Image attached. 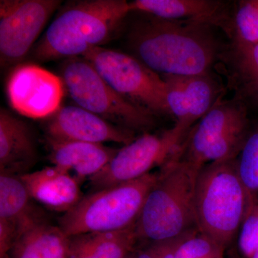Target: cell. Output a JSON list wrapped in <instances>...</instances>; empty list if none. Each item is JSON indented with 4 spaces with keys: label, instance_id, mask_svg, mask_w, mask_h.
Listing matches in <instances>:
<instances>
[{
    "label": "cell",
    "instance_id": "6da1fadb",
    "mask_svg": "<svg viewBox=\"0 0 258 258\" xmlns=\"http://www.w3.org/2000/svg\"><path fill=\"white\" fill-rule=\"evenodd\" d=\"M136 13L125 35L130 55L160 76L211 72L225 44L217 38V28Z\"/></svg>",
    "mask_w": 258,
    "mask_h": 258
},
{
    "label": "cell",
    "instance_id": "7a4b0ae2",
    "mask_svg": "<svg viewBox=\"0 0 258 258\" xmlns=\"http://www.w3.org/2000/svg\"><path fill=\"white\" fill-rule=\"evenodd\" d=\"M124 0H84L60 10L32 52L38 62L83 57L101 47L131 14Z\"/></svg>",
    "mask_w": 258,
    "mask_h": 258
},
{
    "label": "cell",
    "instance_id": "3957f363",
    "mask_svg": "<svg viewBox=\"0 0 258 258\" xmlns=\"http://www.w3.org/2000/svg\"><path fill=\"white\" fill-rule=\"evenodd\" d=\"M200 169L176 159L161 167L136 223L138 237L160 242L199 231L195 197Z\"/></svg>",
    "mask_w": 258,
    "mask_h": 258
},
{
    "label": "cell",
    "instance_id": "277c9868",
    "mask_svg": "<svg viewBox=\"0 0 258 258\" xmlns=\"http://www.w3.org/2000/svg\"><path fill=\"white\" fill-rule=\"evenodd\" d=\"M199 232L220 246L230 242L242 226L249 207L237 169V158L203 166L195 188Z\"/></svg>",
    "mask_w": 258,
    "mask_h": 258
},
{
    "label": "cell",
    "instance_id": "5b68a950",
    "mask_svg": "<svg viewBox=\"0 0 258 258\" xmlns=\"http://www.w3.org/2000/svg\"><path fill=\"white\" fill-rule=\"evenodd\" d=\"M158 176L159 171L151 172L83 197L74 208L63 213L59 227L71 237L91 232H115L136 225Z\"/></svg>",
    "mask_w": 258,
    "mask_h": 258
},
{
    "label": "cell",
    "instance_id": "8992f818",
    "mask_svg": "<svg viewBox=\"0 0 258 258\" xmlns=\"http://www.w3.org/2000/svg\"><path fill=\"white\" fill-rule=\"evenodd\" d=\"M249 113L235 98H221L190 128L173 159L202 169L211 163L236 159L252 127Z\"/></svg>",
    "mask_w": 258,
    "mask_h": 258
},
{
    "label": "cell",
    "instance_id": "52a82bcc",
    "mask_svg": "<svg viewBox=\"0 0 258 258\" xmlns=\"http://www.w3.org/2000/svg\"><path fill=\"white\" fill-rule=\"evenodd\" d=\"M60 74L64 88L78 106L134 133L155 125L156 115L120 96L83 57L66 60Z\"/></svg>",
    "mask_w": 258,
    "mask_h": 258
},
{
    "label": "cell",
    "instance_id": "ba28073f",
    "mask_svg": "<svg viewBox=\"0 0 258 258\" xmlns=\"http://www.w3.org/2000/svg\"><path fill=\"white\" fill-rule=\"evenodd\" d=\"M82 57L115 92L134 106L157 117L171 116L162 77L134 56L99 47Z\"/></svg>",
    "mask_w": 258,
    "mask_h": 258
},
{
    "label": "cell",
    "instance_id": "9c48e42d",
    "mask_svg": "<svg viewBox=\"0 0 258 258\" xmlns=\"http://www.w3.org/2000/svg\"><path fill=\"white\" fill-rule=\"evenodd\" d=\"M188 132L174 125L159 134L146 132L118 149L103 170L88 181L93 191L134 181L165 165L176 155Z\"/></svg>",
    "mask_w": 258,
    "mask_h": 258
},
{
    "label": "cell",
    "instance_id": "30bf717a",
    "mask_svg": "<svg viewBox=\"0 0 258 258\" xmlns=\"http://www.w3.org/2000/svg\"><path fill=\"white\" fill-rule=\"evenodd\" d=\"M62 2L60 0L0 1V63L18 66Z\"/></svg>",
    "mask_w": 258,
    "mask_h": 258
},
{
    "label": "cell",
    "instance_id": "8fae6325",
    "mask_svg": "<svg viewBox=\"0 0 258 258\" xmlns=\"http://www.w3.org/2000/svg\"><path fill=\"white\" fill-rule=\"evenodd\" d=\"M63 81L37 64H20L10 74L7 94L10 106L24 116L42 119L60 108Z\"/></svg>",
    "mask_w": 258,
    "mask_h": 258
},
{
    "label": "cell",
    "instance_id": "7c38bea8",
    "mask_svg": "<svg viewBox=\"0 0 258 258\" xmlns=\"http://www.w3.org/2000/svg\"><path fill=\"white\" fill-rule=\"evenodd\" d=\"M166 103L175 125L188 132L222 98L224 88L212 72L189 76L161 75Z\"/></svg>",
    "mask_w": 258,
    "mask_h": 258
},
{
    "label": "cell",
    "instance_id": "4fadbf2b",
    "mask_svg": "<svg viewBox=\"0 0 258 258\" xmlns=\"http://www.w3.org/2000/svg\"><path fill=\"white\" fill-rule=\"evenodd\" d=\"M47 138L58 141L103 144L114 142L126 145L135 133L113 124L78 106L60 107L46 125Z\"/></svg>",
    "mask_w": 258,
    "mask_h": 258
},
{
    "label": "cell",
    "instance_id": "5bb4252c",
    "mask_svg": "<svg viewBox=\"0 0 258 258\" xmlns=\"http://www.w3.org/2000/svg\"><path fill=\"white\" fill-rule=\"evenodd\" d=\"M227 86L249 112L258 113V43L230 39L224 44L215 64Z\"/></svg>",
    "mask_w": 258,
    "mask_h": 258
},
{
    "label": "cell",
    "instance_id": "9a60e30c",
    "mask_svg": "<svg viewBox=\"0 0 258 258\" xmlns=\"http://www.w3.org/2000/svg\"><path fill=\"white\" fill-rule=\"evenodd\" d=\"M132 13H142L158 18L179 21L199 22L212 25L232 35L230 3L217 0H135L131 2Z\"/></svg>",
    "mask_w": 258,
    "mask_h": 258
},
{
    "label": "cell",
    "instance_id": "2e32d148",
    "mask_svg": "<svg viewBox=\"0 0 258 258\" xmlns=\"http://www.w3.org/2000/svg\"><path fill=\"white\" fill-rule=\"evenodd\" d=\"M20 178L30 198L53 211L64 213L83 198L79 181L57 166L27 172Z\"/></svg>",
    "mask_w": 258,
    "mask_h": 258
},
{
    "label": "cell",
    "instance_id": "e0dca14e",
    "mask_svg": "<svg viewBox=\"0 0 258 258\" xmlns=\"http://www.w3.org/2000/svg\"><path fill=\"white\" fill-rule=\"evenodd\" d=\"M47 143L53 166L67 171L80 183L103 170L118 151L103 144L49 138Z\"/></svg>",
    "mask_w": 258,
    "mask_h": 258
},
{
    "label": "cell",
    "instance_id": "ac0fdd59",
    "mask_svg": "<svg viewBox=\"0 0 258 258\" xmlns=\"http://www.w3.org/2000/svg\"><path fill=\"white\" fill-rule=\"evenodd\" d=\"M35 138L28 124L5 108L0 110V170L25 174L36 162Z\"/></svg>",
    "mask_w": 258,
    "mask_h": 258
},
{
    "label": "cell",
    "instance_id": "d6986e66",
    "mask_svg": "<svg viewBox=\"0 0 258 258\" xmlns=\"http://www.w3.org/2000/svg\"><path fill=\"white\" fill-rule=\"evenodd\" d=\"M138 237L136 225L115 232L69 237V258H123Z\"/></svg>",
    "mask_w": 258,
    "mask_h": 258
},
{
    "label": "cell",
    "instance_id": "ffe728a7",
    "mask_svg": "<svg viewBox=\"0 0 258 258\" xmlns=\"http://www.w3.org/2000/svg\"><path fill=\"white\" fill-rule=\"evenodd\" d=\"M20 176L0 174V222L11 226L19 234L32 222L42 218L32 208L31 200Z\"/></svg>",
    "mask_w": 258,
    "mask_h": 258
},
{
    "label": "cell",
    "instance_id": "44dd1931",
    "mask_svg": "<svg viewBox=\"0 0 258 258\" xmlns=\"http://www.w3.org/2000/svg\"><path fill=\"white\" fill-rule=\"evenodd\" d=\"M237 169L250 206L258 205V121L251 127L237 158Z\"/></svg>",
    "mask_w": 258,
    "mask_h": 258
},
{
    "label": "cell",
    "instance_id": "7402d4cb",
    "mask_svg": "<svg viewBox=\"0 0 258 258\" xmlns=\"http://www.w3.org/2000/svg\"><path fill=\"white\" fill-rule=\"evenodd\" d=\"M25 230H28L42 258L68 257L69 237L60 227L49 225L42 220Z\"/></svg>",
    "mask_w": 258,
    "mask_h": 258
},
{
    "label": "cell",
    "instance_id": "603a6c76",
    "mask_svg": "<svg viewBox=\"0 0 258 258\" xmlns=\"http://www.w3.org/2000/svg\"><path fill=\"white\" fill-rule=\"evenodd\" d=\"M232 23L230 39L246 43H258V0L237 2L232 10Z\"/></svg>",
    "mask_w": 258,
    "mask_h": 258
},
{
    "label": "cell",
    "instance_id": "cb8c5ba5",
    "mask_svg": "<svg viewBox=\"0 0 258 258\" xmlns=\"http://www.w3.org/2000/svg\"><path fill=\"white\" fill-rule=\"evenodd\" d=\"M221 247L215 241L198 231L181 242L174 258H216Z\"/></svg>",
    "mask_w": 258,
    "mask_h": 258
},
{
    "label": "cell",
    "instance_id": "d4e9b609",
    "mask_svg": "<svg viewBox=\"0 0 258 258\" xmlns=\"http://www.w3.org/2000/svg\"><path fill=\"white\" fill-rule=\"evenodd\" d=\"M240 228L239 247L244 254L252 257L258 249V205L249 207Z\"/></svg>",
    "mask_w": 258,
    "mask_h": 258
},
{
    "label": "cell",
    "instance_id": "484cf974",
    "mask_svg": "<svg viewBox=\"0 0 258 258\" xmlns=\"http://www.w3.org/2000/svg\"><path fill=\"white\" fill-rule=\"evenodd\" d=\"M16 258H42L28 230L20 234L14 244Z\"/></svg>",
    "mask_w": 258,
    "mask_h": 258
},
{
    "label": "cell",
    "instance_id": "4316f807",
    "mask_svg": "<svg viewBox=\"0 0 258 258\" xmlns=\"http://www.w3.org/2000/svg\"><path fill=\"white\" fill-rule=\"evenodd\" d=\"M251 258H258V249H257V251L254 252L253 255H252V257Z\"/></svg>",
    "mask_w": 258,
    "mask_h": 258
}]
</instances>
